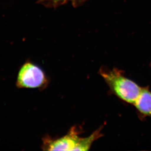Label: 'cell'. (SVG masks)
<instances>
[{"label": "cell", "mask_w": 151, "mask_h": 151, "mask_svg": "<svg viewBox=\"0 0 151 151\" xmlns=\"http://www.w3.org/2000/svg\"><path fill=\"white\" fill-rule=\"evenodd\" d=\"M133 105L143 116L151 117V91L148 88H143L139 96Z\"/></svg>", "instance_id": "obj_4"}, {"label": "cell", "mask_w": 151, "mask_h": 151, "mask_svg": "<svg viewBox=\"0 0 151 151\" xmlns=\"http://www.w3.org/2000/svg\"><path fill=\"white\" fill-rule=\"evenodd\" d=\"M49 83V78L42 68L32 62L27 61L19 70L16 85L19 88L42 90L47 88Z\"/></svg>", "instance_id": "obj_3"}, {"label": "cell", "mask_w": 151, "mask_h": 151, "mask_svg": "<svg viewBox=\"0 0 151 151\" xmlns=\"http://www.w3.org/2000/svg\"><path fill=\"white\" fill-rule=\"evenodd\" d=\"M99 73L117 97L128 103L134 104L139 96L142 87L125 77L117 68L110 70L101 68Z\"/></svg>", "instance_id": "obj_2"}, {"label": "cell", "mask_w": 151, "mask_h": 151, "mask_svg": "<svg viewBox=\"0 0 151 151\" xmlns=\"http://www.w3.org/2000/svg\"><path fill=\"white\" fill-rule=\"evenodd\" d=\"M101 128L93 132L86 137H81L80 131L78 127L73 126L70 129L67 134L57 138L47 135L43 138L42 148L45 151H88L96 140L102 136Z\"/></svg>", "instance_id": "obj_1"}, {"label": "cell", "mask_w": 151, "mask_h": 151, "mask_svg": "<svg viewBox=\"0 0 151 151\" xmlns=\"http://www.w3.org/2000/svg\"><path fill=\"white\" fill-rule=\"evenodd\" d=\"M51 1H62V0H51Z\"/></svg>", "instance_id": "obj_5"}]
</instances>
